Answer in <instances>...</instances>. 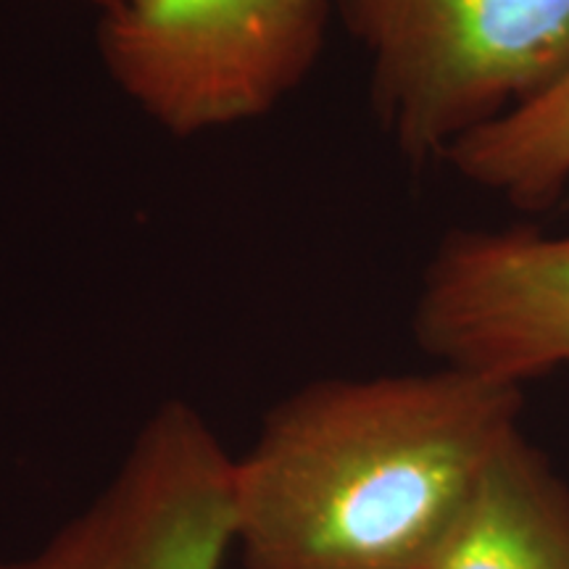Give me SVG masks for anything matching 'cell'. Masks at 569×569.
<instances>
[{
    "label": "cell",
    "mask_w": 569,
    "mask_h": 569,
    "mask_svg": "<svg viewBox=\"0 0 569 569\" xmlns=\"http://www.w3.org/2000/svg\"><path fill=\"white\" fill-rule=\"evenodd\" d=\"M522 407L519 386L440 365L303 386L234 457V551L246 569H427Z\"/></svg>",
    "instance_id": "obj_1"
},
{
    "label": "cell",
    "mask_w": 569,
    "mask_h": 569,
    "mask_svg": "<svg viewBox=\"0 0 569 569\" xmlns=\"http://www.w3.org/2000/svg\"><path fill=\"white\" fill-rule=\"evenodd\" d=\"M377 122L415 163L538 101L569 74V0H338Z\"/></svg>",
    "instance_id": "obj_2"
},
{
    "label": "cell",
    "mask_w": 569,
    "mask_h": 569,
    "mask_svg": "<svg viewBox=\"0 0 569 569\" xmlns=\"http://www.w3.org/2000/svg\"><path fill=\"white\" fill-rule=\"evenodd\" d=\"M327 0H119L101 13L103 67L174 138L274 111L322 53Z\"/></svg>",
    "instance_id": "obj_3"
},
{
    "label": "cell",
    "mask_w": 569,
    "mask_h": 569,
    "mask_svg": "<svg viewBox=\"0 0 569 569\" xmlns=\"http://www.w3.org/2000/svg\"><path fill=\"white\" fill-rule=\"evenodd\" d=\"M234 457L201 411L167 401L80 515L0 569H224L234 551Z\"/></svg>",
    "instance_id": "obj_4"
},
{
    "label": "cell",
    "mask_w": 569,
    "mask_h": 569,
    "mask_svg": "<svg viewBox=\"0 0 569 569\" xmlns=\"http://www.w3.org/2000/svg\"><path fill=\"white\" fill-rule=\"evenodd\" d=\"M411 330L436 365L509 386L569 367V232H451L427 261Z\"/></svg>",
    "instance_id": "obj_5"
},
{
    "label": "cell",
    "mask_w": 569,
    "mask_h": 569,
    "mask_svg": "<svg viewBox=\"0 0 569 569\" xmlns=\"http://www.w3.org/2000/svg\"><path fill=\"white\" fill-rule=\"evenodd\" d=\"M427 569H569V486L522 430L482 469Z\"/></svg>",
    "instance_id": "obj_6"
},
{
    "label": "cell",
    "mask_w": 569,
    "mask_h": 569,
    "mask_svg": "<svg viewBox=\"0 0 569 569\" xmlns=\"http://www.w3.org/2000/svg\"><path fill=\"white\" fill-rule=\"evenodd\" d=\"M443 163L519 209H549L569 188V74L538 101L469 134Z\"/></svg>",
    "instance_id": "obj_7"
},
{
    "label": "cell",
    "mask_w": 569,
    "mask_h": 569,
    "mask_svg": "<svg viewBox=\"0 0 569 569\" xmlns=\"http://www.w3.org/2000/svg\"><path fill=\"white\" fill-rule=\"evenodd\" d=\"M88 3H92V6H96V9L98 11H109V9H113V6H117L119 3V0H88Z\"/></svg>",
    "instance_id": "obj_8"
}]
</instances>
